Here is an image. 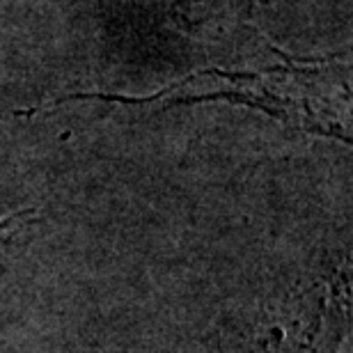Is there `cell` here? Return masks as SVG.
<instances>
[{"label":"cell","mask_w":353,"mask_h":353,"mask_svg":"<svg viewBox=\"0 0 353 353\" xmlns=\"http://www.w3.org/2000/svg\"><path fill=\"white\" fill-rule=\"evenodd\" d=\"M349 262L301 275L259 310L248 353H337L351 321Z\"/></svg>","instance_id":"1"},{"label":"cell","mask_w":353,"mask_h":353,"mask_svg":"<svg viewBox=\"0 0 353 353\" xmlns=\"http://www.w3.org/2000/svg\"><path fill=\"white\" fill-rule=\"evenodd\" d=\"M307 72H294L289 67L271 69V72L252 74H225L207 72L200 76H188L174 85L165 88L159 97L150 99H117V101H140L152 103L157 99L163 101H200L207 97H230L232 101L248 103L262 108L271 115L285 119L289 124L305 126L310 131L330 133L333 124L328 122V112L312 103L307 97Z\"/></svg>","instance_id":"2"}]
</instances>
